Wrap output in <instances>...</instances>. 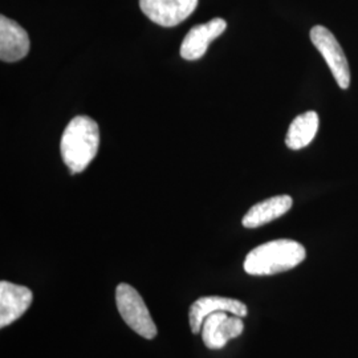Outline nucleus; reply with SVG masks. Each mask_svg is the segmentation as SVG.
Returning <instances> with one entry per match:
<instances>
[{
	"mask_svg": "<svg viewBox=\"0 0 358 358\" xmlns=\"http://www.w3.org/2000/svg\"><path fill=\"white\" fill-rule=\"evenodd\" d=\"M100 145V129L88 115H77L65 128L60 141V152L65 165L72 174L83 173Z\"/></svg>",
	"mask_w": 358,
	"mask_h": 358,
	"instance_id": "nucleus-1",
	"label": "nucleus"
},
{
	"mask_svg": "<svg viewBox=\"0 0 358 358\" xmlns=\"http://www.w3.org/2000/svg\"><path fill=\"white\" fill-rule=\"evenodd\" d=\"M307 257L303 244L278 239L254 248L244 260V271L252 276H269L297 267Z\"/></svg>",
	"mask_w": 358,
	"mask_h": 358,
	"instance_id": "nucleus-2",
	"label": "nucleus"
},
{
	"mask_svg": "<svg viewBox=\"0 0 358 358\" xmlns=\"http://www.w3.org/2000/svg\"><path fill=\"white\" fill-rule=\"evenodd\" d=\"M115 304L122 320L128 324L130 329L146 340H153L157 336V327L136 288L127 282L118 284L115 288Z\"/></svg>",
	"mask_w": 358,
	"mask_h": 358,
	"instance_id": "nucleus-3",
	"label": "nucleus"
},
{
	"mask_svg": "<svg viewBox=\"0 0 358 358\" xmlns=\"http://www.w3.org/2000/svg\"><path fill=\"white\" fill-rule=\"evenodd\" d=\"M310 41L329 66L338 87L341 90H348L350 85V69L345 53L337 38L328 28L315 26L310 29Z\"/></svg>",
	"mask_w": 358,
	"mask_h": 358,
	"instance_id": "nucleus-4",
	"label": "nucleus"
},
{
	"mask_svg": "<svg viewBox=\"0 0 358 358\" xmlns=\"http://www.w3.org/2000/svg\"><path fill=\"white\" fill-rule=\"evenodd\" d=\"M140 7L155 24L176 27L195 11L198 0H140Z\"/></svg>",
	"mask_w": 358,
	"mask_h": 358,
	"instance_id": "nucleus-5",
	"label": "nucleus"
},
{
	"mask_svg": "<svg viewBox=\"0 0 358 358\" xmlns=\"http://www.w3.org/2000/svg\"><path fill=\"white\" fill-rule=\"evenodd\" d=\"M244 331L242 317L229 312H215L206 317L202 325V338L208 349H222L226 344L239 337Z\"/></svg>",
	"mask_w": 358,
	"mask_h": 358,
	"instance_id": "nucleus-6",
	"label": "nucleus"
},
{
	"mask_svg": "<svg viewBox=\"0 0 358 358\" xmlns=\"http://www.w3.org/2000/svg\"><path fill=\"white\" fill-rule=\"evenodd\" d=\"M215 312H229L231 315L244 317L247 316V306L235 299L220 296H205L192 303L189 310L190 328L194 334L202 332V325L206 317Z\"/></svg>",
	"mask_w": 358,
	"mask_h": 358,
	"instance_id": "nucleus-7",
	"label": "nucleus"
},
{
	"mask_svg": "<svg viewBox=\"0 0 358 358\" xmlns=\"http://www.w3.org/2000/svg\"><path fill=\"white\" fill-rule=\"evenodd\" d=\"M227 28L224 19L215 17L205 24L192 27L180 45V56L185 60H198L205 55L213 40L219 38Z\"/></svg>",
	"mask_w": 358,
	"mask_h": 358,
	"instance_id": "nucleus-8",
	"label": "nucleus"
},
{
	"mask_svg": "<svg viewBox=\"0 0 358 358\" xmlns=\"http://www.w3.org/2000/svg\"><path fill=\"white\" fill-rule=\"evenodd\" d=\"M34 299L32 291L10 282H0V328L19 320Z\"/></svg>",
	"mask_w": 358,
	"mask_h": 358,
	"instance_id": "nucleus-9",
	"label": "nucleus"
},
{
	"mask_svg": "<svg viewBox=\"0 0 358 358\" xmlns=\"http://www.w3.org/2000/svg\"><path fill=\"white\" fill-rule=\"evenodd\" d=\"M29 52V38L16 22L1 15L0 17V59L4 63H15Z\"/></svg>",
	"mask_w": 358,
	"mask_h": 358,
	"instance_id": "nucleus-10",
	"label": "nucleus"
},
{
	"mask_svg": "<svg viewBox=\"0 0 358 358\" xmlns=\"http://www.w3.org/2000/svg\"><path fill=\"white\" fill-rule=\"evenodd\" d=\"M294 205L289 195L272 196L252 206L244 215L242 224L245 229H257L287 214Z\"/></svg>",
	"mask_w": 358,
	"mask_h": 358,
	"instance_id": "nucleus-11",
	"label": "nucleus"
},
{
	"mask_svg": "<svg viewBox=\"0 0 358 358\" xmlns=\"http://www.w3.org/2000/svg\"><path fill=\"white\" fill-rule=\"evenodd\" d=\"M319 130V115L313 110L306 112L303 115H297L291 122L285 145L291 150H300L308 146L313 138L316 137Z\"/></svg>",
	"mask_w": 358,
	"mask_h": 358,
	"instance_id": "nucleus-12",
	"label": "nucleus"
}]
</instances>
